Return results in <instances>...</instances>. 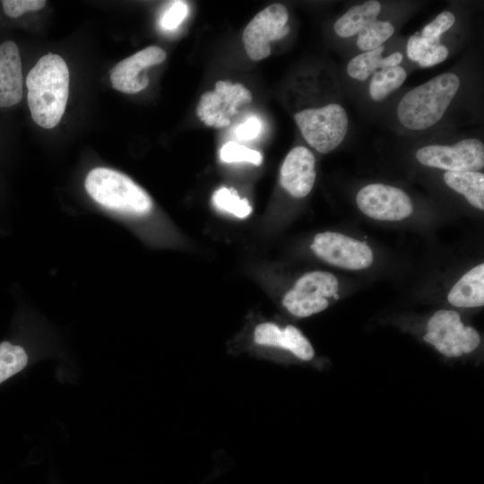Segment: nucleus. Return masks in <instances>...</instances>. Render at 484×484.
Segmentation results:
<instances>
[{
	"mask_svg": "<svg viewBox=\"0 0 484 484\" xmlns=\"http://www.w3.org/2000/svg\"><path fill=\"white\" fill-rule=\"evenodd\" d=\"M28 105L33 121L47 129L61 120L69 95V70L65 61L48 53L39 59L26 77Z\"/></svg>",
	"mask_w": 484,
	"mask_h": 484,
	"instance_id": "obj_1",
	"label": "nucleus"
},
{
	"mask_svg": "<svg viewBox=\"0 0 484 484\" xmlns=\"http://www.w3.org/2000/svg\"><path fill=\"white\" fill-rule=\"evenodd\" d=\"M460 87L459 77L452 73L435 76L408 91L397 108L401 124L411 130H424L437 123Z\"/></svg>",
	"mask_w": 484,
	"mask_h": 484,
	"instance_id": "obj_2",
	"label": "nucleus"
},
{
	"mask_svg": "<svg viewBox=\"0 0 484 484\" xmlns=\"http://www.w3.org/2000/svg\"><path fill=\"white\" fill-rule=\"evenodd\" d=\"M87 193L110 210L142 216L152 208L150 195L126 175L108 168L91 169L84 182Z\"/></svg>",
	"mask_w": 484,
	"mask_h": 484,
	"instance_id": "obj_3",
	"label": "nucleus"
},
{
	"mask_svg": "<svg viewBox=\"0 0 484 484\" xmlns=\"http://www.w3.org/2000/svg\"><path fill=\"white\" fill-rule=\"evenodd\" d=\"M294 120L307 143L320 153L337 148L349 125L345 109L336 103L303 109L294 115Z\"/></svg>",
	"mask_w": 484,
	"mask_h": 484,
	"instance_id": "obj_4",
	"label": "nucleus"
},
{
	"mask_svg": "<svg viewBox=\"0 0 484 484\" xmlns=\"http://www.w3.org/2000/svg\"><path fill=\"white\" fill-rule=\"evenodd\" d=\"M424 340L447 357H460L473 351L480 342L479 333L465 326L454 310H438L428 323Z\"/></svg>",
	"mask_w": 484,
	"mask_h": 484,
	"instance_id": "obj_5",
	"label": "nucleus"
},
{
	"mask_svg": "<svg viewBox=\"0 0 484 484\" xmlns=\"http://www.w3.org/2000/svg\"><path fill=\"white\" fill-rule=\"evenodd\" d=\"M339 290L336 277L328 272L315 271L301 276L282 300L290 313L307 317L324 310L328 298L335 297Z\"/></svg>",
	"mask_w": 484,
	"mask_h": 484,
	"instance_id": "obj_6",
	"label": "nucleus"
},
{
	"mask_svg": "<svg viewBox=\"0 0 484 484\" xmlns=\"http://www.w3.org/2000/svg\"><path fill=\"white\" fill-rule=\"evenodd\" d=\"M289 13L285 5L272 4L260 11L246 26L242 41L247 56L260 61L271 54V42L288 35Z\"/></svg>",
	"mask_w": 484,
	"mask_h": 484,
	"instance_id": "obj_7",
	"label": "nucleus"
},
{
	"mask_svg": "<svg viewBox=\"0 0 484 484\" xmlns=\"http://www.w3.org/2000/svg\"><path fill=\"white\" fill-rule=\"evenodd\" d=\"M422 165L446 171H479L484 166V145L475 138L463 139L454 145H428L416 152Z\"/></svg>",
	"mask_w": 484,
	"mask_h": 484,
	"instance_id": "obj_8",
	"label": "nucleus"
},
{
	"mask_svg": "<svg viewBox=\"0 0 484 484\" xmlns=\"http://www.w3.org/2000/svg\"><path fill=\"white\" fill-rule=\"evenodd\" d=\"M252 101V94L241 83L218 81L215 90L204 92L197 104L196 115L208 126L223 128L230 125L238 107Z\"/></svg>",
	"mask_w": 484,
	"mask_h": 484,
	"instance_id": "obj_9",
	"label": "nucleus"
},
{
	"mask_svg": "<svg viewBox=\"0 0 484 484\" xmlns=\"http://www.w3.org/2000/svg\"><path fill=\"white\" fill-rule=\"evenodd\" d=\"M310 247L328 264L348 270L366 269L373 263V252L366 243L337 232L316 234Z\"/></svg>",
	"mask_w": 484,
	"mask_h": 484,
	"instance_id": "obj_10",
	"label": "nucleus"
},
{
	"mask_svg": "<svg viewBox=\"0 0 484 484\" xmlns=\"http://www.w3.org/2000/svg\"><path fill=\"white\" fill-rule=\"evenodd\" d=\"M356 202L364 214L379 220H401L413 211L411 200L405 192L385 184L365 186L359 191Z\"/></svg>",
	"mask_w": 484,
	"mask_h": 484,
	"instance_id": "obj_11",
	"label": "nucleus"
},
{
	"mask_svg": "<svg viewBox=\"0 0 484 484\" xmlns=\"http://www.w3.org/2000/svg\"><path fill=\"white\" fill-rule=\"evenodd\" d=\"M164 49L150 46L117 63L110 71L112 87L126 94H134L144 90L149 78L147 68L161 64L166 59Z\"/></svg>",
	"mask_w": 484,
	"mask_h": 484,
	"instance_id": "obj_12",
	"label": "nucleus"
},
{
	"mask_svg": "<svg viewBox=\"0 0 484 484\" xmlns=\"http://www.w3.org/2000/svg\"><path fill=\"white\" fill-rule=\"evenodd\" d=\"M315 176L314 154L306 147L297 146L287 154L283 160L280 182L290 195L302 198L312 190Z\"/></svg>",
	"mask_w": 484,
	"mask_h": 484,
	"instance_id": "obj_13",
	"label": "nucleus"
},
{
	"mask_svg": "<svg viewBox=\"0 0 484 484\" xmlns=\"http://www.w3.org/2000/svg\"><path fill=\"white\" fill-rule=\"evenodd\" d=\"M23 94L22 61L17 45L7 40L0 46V108L18 104Z\"/></svg>",
	"mask_w": 484,
	"mask_h": 484,
	"instance_id": "obj_14",
	"label": "nucleus"
},
{
	"mask_svg": "<svg viewBox=\"0 0 484 484\" xmlns=\"http://www.w3.org/2000/svg\"><path fill=\"white\" fill-rule=\"evenodd\" d=\"M255 341L288 350L302 360H310L315 355L309 341L293 325L281 329L273 323L260 324L255 329Z\"/></svg>",
	"mask_w": 484,
	"mask_h": 484,
	"instance_id": "obj_15",
	"label": "nucleus"
},
{
	"mask_svg": "<svg viewBox=\"0 0 484 484\" xmlns=\"http://www.w3.org/2000/svg\"><path fill=\"white\" fill-rule=\"evenodd\" d=\"M450 304L458 307H482L484 304V264L467 272L448 293Z\"/></svg>",
	"mask_w": 484,
	"mask_h": 484,
	"instance_id": "obj_16",
	"label": "nucleus"
},
{
	"mask_svg": "<svg viewBox=\"0 0 484 484\" xmlns=\"http://www.w3.org/2000/svg\"><path fill=\"white\" fill-rule=\"evenodd\" d=\"M381 8V4L375 0L352 6L335 22V33L341 38L358 34L366 26L376 20Z\"/></svg>",
	"mask_w": 484,
	"mask_h": 484,
	"instance_id": "obj_17",
	"label": "nucleus"
},
{
	"mask_svg": "<svg viewBox=\"0 0 484 484\" xmlns=\"http://www.w3.org/2000/svg\"><path fill=\"white\" fill-rule=\"evenodd\" d=\"M445 183L455 192L462 194L470 204L484 210V175L480 171H446Z\"/></svg>",
	"mask_w": 484,
	"mask_h": 484,
	"instance_id": "obj_18",
	"label": "nucleus"
},
{
	"mask_svg": "<svg viewBox=\"0 0 484 484\" xmlns=\"http://www.w3.org/2000/svg\"><path fill=\"white\" fill-rule=\"evenodd\" d=\"M406 77L407 73L401 66L376 71L369 85L370 97L376 101L384 100L404 82Z\"/></svg>",
	"mask_w": 484,
	"mask_h": 484,
	"instance_id": "obj_19",
	"label": "nucleus"
},
{
	"mask_svg": "<svg viewBox=\"0 0 484 484\" xmlns=\"http://www.w3.org/2000/svg\"><path fill=\"white\" fill-rule=\"evenodd\" d=\"M384 50L385 47L380 46L354 56L348 64V74L356 80L366 81L378 68L384 69V57H382Z\"/></svg>",
	"mask_w": 484,
	"mask_h": 484,
	"instance_id": "obj_20",
	"label": "nucleus"
},
{
	"mask_svg": "<svg viewBox=\"0 0 484 484\" xmlns=\"http://www.w3.org/2000/svg\"><path fill=\"white\" fill-rule=\"evenodd\" d=\"M28 363L25 350L8 341L0 343V384L22 371Z\"/></svg>",
	"mask_w": 484,
	"mask_h": 484,
	"instance_id": "obj_21",
	"label": "nucleus"
},
{
	"mask_svg": "<svg viewBox=\"0 0 484 484\" xmlns=\"http://www.w3.org/2000/svg\"><path fill=\"white\" fill-rule=\"evenodd\" d=\"M393 32L394 28L390 22L376 20L358 33L357 45L364 52L376 49L382 46Z\"/></svg>",
	"mask_w": 484,
	"mask_h": 484,
	"instance_id": "obj_22",
	"label": "nucleus"
},
{
	"mask_svg": "<svg viewBox=\"0 0 484 484\" xmlns=\"http://www.w3.org/2000/svg\"><path fill=\"white\" fill-rule=\"evenodd\" d=\"M212 201L218 209L228 212L238 218H246L252 212L247 199H241L237 190L232 187H221L217 190L212 196Z\"/></svg>",
	"mask_w": 484,
	"mask_h": 484,
	"instance_id": "obj_23",
	"label": "nucleus"
},
{
	"mask_svg": "<svg viewBox=\"0 0 484 484\" xmlns=\"http://www.w3.org/2000/svg\"><path fill=\"white\" fill-rule=\"evenodd\" d=\"M220 158L227 163L250 162L256 166L263 161V156L259 151L236 142L225 143L220 151Z\"/></svg>",
	"mask_w": 484,
	"mask_h": 484,
	"instance_id": "obj_24",
	"label": "nucleus"
},
{
	"mask_svg": "<svg viewBox=\"0 0 484 484\" xmlns=\"http://www.w3.org/2000/svg\"><path fill=\"white\" fill-rule=\"evenodd\" d=\"M455 17L449 11L439 13L422 30L421 37L436 46L440 44V36L448 30L454 23Z\"/></svg>",
	"mask_w": 484,
	"mask_h": 484,
	"instance_id": "obj_25",
	"label": "nucleus"
},
{
	"mask_svg": "<svg viewBox=\"0 0 484 484\" xmlns=\"http://www.w3.org/2000/svg\"><path fill=\"white\" fill-rule=\"evenodd\" d=\"M46 4L44 0H4L2 5L6 15L12 18L21 16L26 12L38 11Z\"/></svg>",
	"mask_w": 484,
	"mask_h": 484,
	"instance_id": "obj_26",
	"label": "nucleus"
},
{
	"mask_svg": "<svg viewBox=\"0 0 484 484\" xmlns=\"http://www.w3.org/2000/svg\"><path fill=\"white\" fill-rule=\"evenodd\" d=\"M186 13L187 5L185 2H173L162 15L161 26L166 30H174L182 22Z\"/></svg>",
	"mask_w": 484,
	"mask_h": 484,
	"instance_id": "obj_27",
	"label": "nucleus"
},
{
	"mask_svg": "<svg viewBox=\"0 0 484 484\" xmlns=\"http://www.w3.org/2000/svg\"><path fill=\"white\" fill-rule=\"evenodd\" d=\"M434 47L436 46L421 36L413 35L407 43V56L411 60L419 62L427 51Z\"/></svg>",
	"mask_w": 484,
	"mask_h": 484,
	"instance_id": "obj_28",
	"label": "nucleus"
},
{
	"mask_svg": "<svg viewBox=\"0 0 484 484\" xmlns=\"http://www.w3.org/2000/svg\"><path fill=\"white\" fill-rule=\"evenodd\" d=\"M448 54V48L439 44L428 50L418 63L421 67H430L445 61Z\"/></svg>",
	"mask_w": 484,
	"mask_h": 484,
	"instance_id": "obj_29",
	"label": "nucleus"
},
{
	"mask_svg": "<svg viewBox=\"0 0 484 484\" xmlns=\"http://www.w3.org/2000/svg\"><path fill=\"white\" fill-rule=\"evenodd\" d=\"M261 128V121L256 117H251L236 128V135L242 140H251L259 134Z\"/></svg>",
	"mask_w": 484,
	"mask_h": 484,
	"instance_id": "obj_30",
	"label": "nucleus"
}]
</instances>
